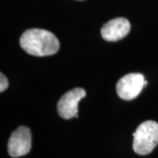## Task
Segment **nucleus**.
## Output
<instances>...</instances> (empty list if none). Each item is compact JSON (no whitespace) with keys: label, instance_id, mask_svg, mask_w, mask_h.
Here are the masks:
<instances>
[{"label":"nucleus","instance_id":"f257e3e1","mask_svg":"<svg viewBox=\"0 0 158 158\" xmlns=\"http://www.w3.org/2000/svg\"><path fill=\"white\" fill-rule=\"evenodd\" d=\"M19 44L27 54L34 56H52L60 48V42L55 34L39 28L25 31L20 37Z\"/></svg>","mask_w":158,"mask_h":158},{"label":"nucleus","instance_id":"f03ea898","mask_svg":"<svg viewBox=\"0 0 158 158\" xmlns=\"http://www.w3.org/2000/svg\"><path fill=\"white\" fill-rule=\"evenodd\" d=\"M133 136V148L136 154L145 156L151 153L158 144V123L153 120L141 123Z\"/></svg>","mask_w":158,"mask_h":158},{"label":"nucleus","instance_id":"7ed1b4c3","mask_svg":"<svg viewBox=\"0 0 158 158\" xmlns=\"http://www.w3.org/2000/svg\"><path fill=\"white\" fill-rule=\"evenodd\" d=\"M145 81L144 76L140 73H130L122 77L116 85L118 97L124 100L135 98L145 87Z\"/></svg>","mask_w":158,"mask_h":158},{"label":"nucleus","instance_id":"20e7f679","mask_svg":"<svg viewBox=\"0 0 158 158\" xmlns=\"http://www.w3.org/2000/svg\"><path fill=\"white\" fill-rule=\"evenodd\" d=\"M32 147V134L28 127L21 126L12 134L8 141V153L11 157L28 154Z\"/></svg>","mask_w":158,"mask_h":158},{"label":"nucleus","instance_id":"39448f33","mask_svg":"<svg viewBox=\"0 0 158 158\" xmlns=\"http://www.w3.org/2000/svg\"><path fill=\"white\" fill-rule=\"evenodd\" d=\"M85 95L86 91L82 88H75L66 92L57 104L58 114L65 119H69L74 117L77 118L78 103L83 98H85Z\"/></svg>","mask_w":158,"mask_h":158},{"label":"nucleus","instance_id":"423d86ee","mask_svg":"<svg viewBox=\"0 0 158 158\" xmlns=\"http://www.w3.org/2000/svg\"><path fill=\"white\" fill-rule=\"evenodd\" d=\"M130 29V22L126 18H116L103 26L101 35L107 41H118L128 34Z\"/></svg>","mask_w":158,"mask_h":158},{"label":"nucleus","instance_id":"0eeeda50","mask_svg":"<svg viewBox=\"0 0 158 158\" xmlns=\"http://www.w3.org/2000/svg\"><path fill=\"white\" fill-rule=\"evenodd\" d=\"M0 91L1 92H3V91H5V90L7 89V87H8V85H9V83H8V80L6 78V77L4 75L3 73L0 74Z\"/></svg>","mask_w":158,"mask_h":158},{"label":"nucleus","instance_id":"6e6552de","mask_svg":"<svg viewBox=\"0 0 158 158\" xmlns=\"http://www.w3.org/2000/svg\"><path fill=\"white\" fill-rule=\"evenodd\" d=\"M78 1H83V0H78Z\"/></svg>","mask_w":158,"mask_h":158}]
</instances>
